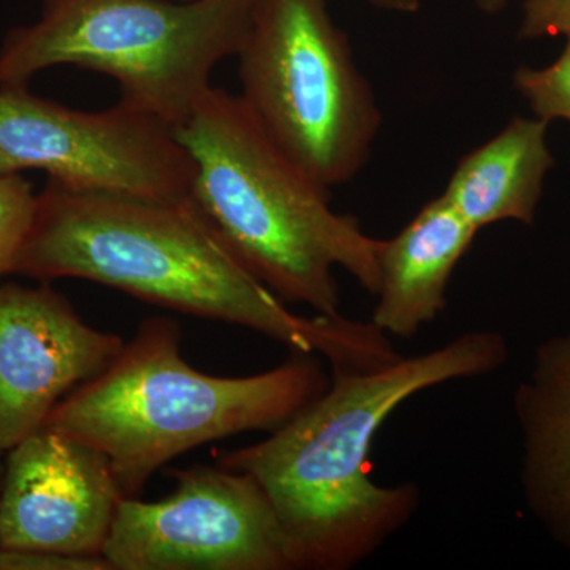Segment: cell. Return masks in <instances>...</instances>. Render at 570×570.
Masks as SVG:
<instances>
[{
	"label": "cell",
	"instance_id": "obj_11",
	"mask_svg": "<svg viewBox=\"0 0 570 570\" xmlns=\"http://www.w3.org/2000/svg\"><path fill=\"white\" fill-rule=\"evenodd\" d=\"M478 228L439 195L379 250L373 322L384 335L411 340L448 307L450 277Z\"/></svg>",
	"mask_w": 570,
	"mask_h": 570
},
{
	"label": "cell",
	"instance_id": "obj_2",
	"mask_svg": "<svg viewBox=\"0 0 570 570\" xmlns=\"http://www.w3.org/2000/svg\"><path fill=\"white\" fill-rule=\"evenodd\" d=\"M508 340L474 330L433 351L365 373H333L328 389L264 441L220 456L265 491L294 550L296 569L362 564L414 519L419 485L370 478L374 439L397 407L425 390L497 373Z\"/></svg>",
	"mask_w": 570,
	"mask_h": 570
},
{
	"label": "cell",
	"instance_id": "obj_14",
	"mask_svg": "<svg viewBox=\"0 0 570 570\" xmlns=\"http://www.w3.org/2000/svg\"><path fill=\"white\" fill-rule=\"evenodd\" d=\"M512 81L535 118L570 122V37L557 61L542 69L520 66Z\"/></svg>",
	"mask_w": 570,
	"mask_h": 570
},
{
	"label": "cell",
	"instance_id": "obj_8",
	"mask_svg": "<svg viewBox=\"0 0 570 570\" xmlns=\"http://www.w3.org/2000/svg\"><path fill=\"white\" fill-rule=\"evenodd\" d=\"M159 501L122 499L104 557L112 570H295L275 509L250 475L227 468L174 469Z\"/></svg>",
	"mask_w": 570,
	"mask_h": 570
},
{
	"label": "cell",
	"instance_id": "obj_20",
	"mask_svg": "<svg viewBox=\"0 0 570 570\" xmlns=\"http://www.w3.org/2000/svg\"><path fill=\"white\" fill-rule=\"evenodd\" d=\"M0 455H2V453H0ZM2 472H3V468H2V463H0V475H2Z\"/></svg>",
	"mask_w": 570,
	"mask_h": 570
},
{
	"label": "cell",
	"instance_id": "obj_1",
	"mask_svg": "<svg viewBox=\"0 0 570 570\" xmlns=\"http://www.w3.org/2000/svg\"><path fill=\"white\" fill-rule=\"evenodd\" d=\"M13 275L91 281L178 313L245 326L292 352L321 356L333 373H365L401 356L371 321L288 309L190 198L71 189L48 179Z\"/></svg>",
	"mask_w": 570,
	"mask_h": 570
},
{
	"label": "cell",
	"instance_id": "obj_19",
	"mask_svg": "<svg viewBox=\"0 0 570 570\" xmlns=\"http://www.w3.org/2000/svg\"><path fill=\"white\" fill-rule=\"evenodd\" d=\"M510 2L512 0H474L479 11H482L483 14H489V17H497V14L502 13V11L508 9Z\"/></svg>",
	"mask_w": 570,
	"mask_h": 570
},
{
	"label": "cell",
	"instance_id": "obj_13",
	"mask_svg": "<svg viewBox=\"0 0 570 570\" xmlns=\"http://www.w3.org/2000/svg\"><path fill=\"white\" fill-rule=\"evenodd\" d=\"M547 132L549 122L535 116L512 119L460 160L441 197L478 230L504 220L534 224L554 165Z\"/></svg>",
	"mask_w": 570,
	"mask_h": 570
},
{
	"label": "cell",
	"instance_id": "obj_15",
	"mask_svg": "<svg viewBox=\"0 0 570 570\" xmlns=\"http://www.w3.org/2000/svg\"><path fill=\"white\" fill-rule=\"evenodd\" d=\"M36 206L37 194L24 176L0 175V277L13 275Z\"/></svg>",
	"mask_w": 570,
	"mask_h": 570
},
{
	"label": "cell",
	"instance_id": "obj_10",
	"mask_svg": "<svg viewBox=\"0 0 570 570\" xmlns=\"http://www.w3.org/2000/svg\"><path fill=\"white\" fill-rule=\"evenodd\" d=\"M47 283L0 284V453L47 425L55 407L121 352Z\"/></svg>",
	"mask_w": 570,
	"mask_h": 570
},
{
	"label": "cell",
	"instance_id": "obj_6",
	"mask_svg": "<svg viewBox=\"0 0 570 570\" xmlns=\"http://www.w3.org/2000/svg\"><path fill=\"white\" fill-rule=\"evenodd\" d=\"M238 59L243 102L325 189L365 168L382 112L328 0H255Z\"/></svg>",
	"mask_w": 570,
	"mask_h": 570
},
{
	"label": "cell",
	"instance_id": "obj_9",
	"mask_svg": "<svg viewBox=\"0 0 570 570\" xmlns=\"http://www.w3.org/2000/svg\"><path fill=\"white\" fill-rule=\"evenodd\" d=\"M0 549L100 557L124 497L107 456L43 426L9 450Z\"/></svg>",
	"mask_w": 570,
	"mask_h": 570
},
{
	"label": "cell",
	"instance_id": "obj_3",
	"mask_svg": "<svg viewBox=\"0 0 570 570\" xmlns=\"http://www.w3.org/2000/svg\"><path fill=\"white\" fill-rule=\"evenodd\" d=\"M175 132L193 160L190 200L283 302L341 316L336 268L377 294L382 239L332 208L330 190L265 132L242 97L213 86Z\"/></svg>",
	"mask_w": 570,
	"mask_h": 570
},
{
	"label": "cell",
	"instance_id": "obj_7",
	"mask_svg": "<svg viewBox=\"0 0 570 570\" xmlns=\"http://www.w3.org/2000/svg\"><path fill=\"white\" fill-rule=\"evenodd\" d=\"M37 170L71 189L189 198L193 160L175 127L121 102L81 111L0 88V175Z\"/></svg>",
	"mask_w": 570,
	"mask_h": 570
},
{
	"label": "cell",
	"instance_id": "obj_5",
	"mask_svg": "<svg viewBox=\"0 0 570 570\" xmlns=\"http://www.w3.org/2000/svg\"><path fill=\"white\" fill-rule=\"evenodd\" d=\"M255 0H45L40 18L0 45V88L73 66L108 75L121 102L170 126L213 88L235 58Z\"/></svg>",
	"mask_w": 570,
	"mask_h": 570
},
{
	"label": "cell",
	"instance_id": "obj_4",
	"mask_svg": "<svg viewBox=\"0 0 570 570\" xmlns=\"http://www.w3.org/2000/svg\"><path fill=\"white\" fill-rule=\"evenodd\" d=\"M321 356L292 352L245 377L209 376L181 355L170 317L146 318L110 365L69 393L47 425L107 456L124 497L137 498L176 456L206 442L285 425L328 389Z\"/></svg>",
	"mask_w": 570,
	"mask_h": 570
},
{
	"label": "cell",
	"instance_id": "obj_17",
	"mask_svg": "<svg viewBox=\"0 0 570 570\" xmlns=\"http://www.w3.org/2000/svg\"><path fill=\"white\" fill-rule=\"evenodd\" d=\"M570 37V0H524L519 39Z\"/></svg>",
	"mask_w": 570,
	"mask_h": 570
},
{
	"label": "cell",
	"instance_id": "obj_18",
	"mask_svg": "<svg viewBox=\"0 0 570 570\" xmlns=\"http://www.w3.org/2000/svg\"><path fill=\"white\" fill-rule=\"evenodd\" d=\"M376 10L396 14H415L422 10L423 0H366Z\"/></svg>",
	"mask_w": 570,
	"mask_h": 570
},
{
	"label": "cell",
	"instance_id": "obj_12",
	"mask_svg": "<svg viewBox=\"0 0 570 570\" xmlns=\"http://www.w3.org/2000/svg\"><path fill=\"white\" fill-rule=\"evenodd\" d=\"M521 490L532 515L570 550V332L534 352L513 395Z\"/></svg>",
	"mask_w": 570,
	"mask_h": 570
},
{
	"label": "cell",
	"instance_id": "obj_16",
	"mask_svg": "<svg viewBox=\"0 0 570 570\" xmlns=\"http://www.w3.org/2000/svg\"><path fill=\"white\" fill-rule=\"evenodd\" d=\"M0 570H112L104 554L59 553L48 550H2Z\"/></svg>",
	"mask_w": 570,
	"mask_h": 570
}]
</instances>
